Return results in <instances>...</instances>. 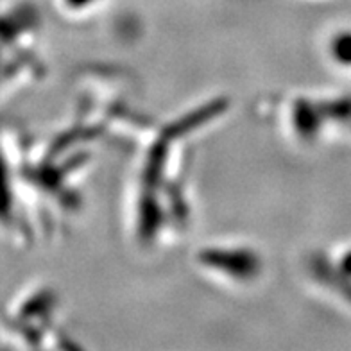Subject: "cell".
Instances as JSON below:
<instances>
[{"mask_svg":"<svg viewBox=\"0 0 351 351\" xmlns=\"http://www.w3.org/2000/svg\"><path fill=\"white\" fill-rule=\"evenodd\" d=\"M337 56L342 61L351 63V34H346L337 42Z\"/></svg>","mask_w":351,"mask_h":351,"instance_id":"obj_1","label":"cell"}]
</instances>
